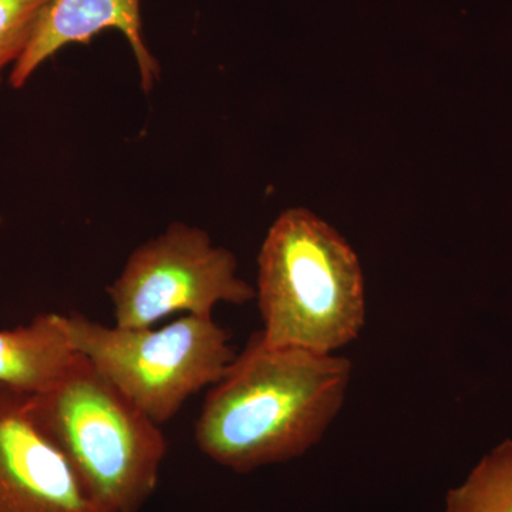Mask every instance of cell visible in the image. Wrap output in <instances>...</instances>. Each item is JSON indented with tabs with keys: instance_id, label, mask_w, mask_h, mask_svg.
<instances>
[{
	"instance_id": "obj_1",
	"label": "cell",
	"mask_w": 512,
	"mask_h": 512,
	"mask_svg": "<svg viewBox=\"0 0 512 512\" xmlns=\"http://www.w3.org/2000/svg\"><path fill=\"white\" fill-rule=\"evenodd\" d=\"M352 370L336 353L269 345L259 330L212 384L195 443L239 474L301 457L338 417Z\"/></svg>"
},
{
	"instance_id": "obj_2",
	"label": "cell",
	"mask_w": 512,
	"mask_h": 512,
	"mask_svg": "<svg viewBox=\"0 0 512 512\" xmlns=\"http://www.w3.org/2000/svg\"><path fill=\"white\" fill-rule=\"evenodd\" d=\"M255 292L269 345L335 353L365 326V278L356 252L305 208H289L268 229Z\"/></svg>"
},
{
	"instance_id": "obj_3",
	"label": "cell",
	"mask_w": 512,
	"mask_h": 512,
	"mask_svg": "<svg viewBox=\"0 0 512 512\" xmlns=\"http://www.w3.org/2000/svg\"><path fill=\"white\" fill-rule=\"evenodd\" d=\"M29 409L101 512H140L156 493L168 451L160 424L86 356L55 389L29 396Z\"/></svg>"
},
{
	"instance_id": "obj_4",
	"label": "cell",
	"mask_w": 512,
	"mask_h": 512,
	"mask_svg": "<svg viewBox=\"0 0 512 512\" xmlns=\"http://www.w3.org/2000/svg\"><path fill=\"white\" fill-rule=\"evenodd\" d=\"M64 325L73 348L160 426L217 383L237 356L231 332L214 318L184 315L163 328L124 329L74 312Z\"/></svg>"
},
{
	"instance_id": "obj_5",
	"label": "cell",
	"mask_w": 512,
	"mask_h": 512,
	"mask_svg": "<svg viewBox=\"0 0 512 512\" xmlns=\"http://www.w3.org/2000/svg\"><path fill=\"white\" fill-rule=\"evenodd\" d=\"M237 272L235 255L205 229L173 222L138 245L107 286L114 326L153 328L174 313L214 318L220 303L244 305L256 292Z\"/></svg>"
},
{
	"instance_id": "obj_6",
	"label": "cell",
	"mask_w": 512,
	"mask_h": 512,
	"mask_svg": "<svg viewBox=\"0 0 512 512\" xmlns=\"http://www.w3.org/2000/svg\"><path fill=\"white\" fill-rule=\"evenodd\" d=\"M0 512H101L33 421L29 394L0 384Z\"/></svg>"
},
{
	"instance_id": "obj_7",
	"label": "cell",
	"mask_w": 512,
	"mask_h": 512,
	"mask_svg": "<svg viewBox=\"0 0 512 512\" xmlns=\"http://www.w3.org/2000/svg\"><path fill=\"white\" fill-rule=\"evenodd\" d=\"M141 0H52L18 62L10 67L9 84L20 90L63 47L86 45L107 29L126 37L136 59L144 92L154 90L161 67L148 49L141 25Z\"/></svg>"
},
{
	"instance_id": "obj_8",
	"label": "cell",
	"mask_w": 512,
	"mask_h": 512,
	"mask_svg": "<svg viewBox=\"0 0 512 512\" xmlns=\"http://www.w3.org/2000/svg\"><path fill=\"white\" fill-rule=\"evenodd\" d=\"M80 357L59 313H42L29 325L0 329V384L29 396L59 386Z\"/></svg>"
},
{
	"instance_id": "obj_9",
	"label": "cell",
	"mask_w": 512,
	"mask_h": 512,
	"mask_svg": "<svg viewBox=\"0 0 512 512\" xmlns=\"http://www.w3.org/2000/svg\"><path fill=\"white\" fill-rule=\"evenodd\" d=\"M444 512H512V439L485 454L467 480L448 491Z\"/></svg>"
},
{
	"instance_id": "obj_10",
	"label": "cell",
	"mask_w": 512,
	"mask_h": 512,
	"mask_svg": "<svg viewBox=\"0 0 512 512\" xmlns=\"http://www.w3.org/2000/svg\"><path fill=\"white\" fill-rule=\"evenodd\" d=\"M52 0H0V73L23 55Z\"/></svg>"
},
{
	"instance_id": "obj_11",
	"label": "cell",
	"mask_w": 512,
	"mask_h": 512,
	"mask_svg": "<svg viewBox=\"0 0 512 512\" xmlns=\"http://www.w3.org/2000/svg\"><path fill=\"white\" fill-rule=\"evenodd\" d=\"M3 83V73H0V87H2Z\"/></svg>"
}]
</instances>
